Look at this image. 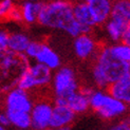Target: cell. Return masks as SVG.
Here are the masks:
<instances>
[{
	"label": "cell",
	"mask_w": 130,
	"mask_h": 130,
	"mask_svg": "<svg viewBox=\"0 0 130 130\" xmlns=\"http://www.w3.org/2000/svg\"><path fill=\"white\" fill-rule=\"evenodd\" d=\"M67 106L76 113H84L86 112L90 107L89 104V96L82 93L79 90L75 91L74 93L67 97Z\"/></svg>",
	"instance_id": "obj_15"
},
{
	"label": "cell",
	"mask_w": 130,
	"mask_h": 130,
	"mask_svg": "<svg viewBox=\"0 0 130 130\" xmlns=\"http://www.w3.org/2000/svg\"><path fill=\"white\" fill-rule=\"evenodd\" d=\"M128 28H130V22L116 20V19H112V18H108V20L106 21L107 33L110 37V39L113 41H120L122 33Z\"/></svg>",
	"instance_id": "obj_17"
},
{
	"label": "cell",
	"mask_w": 130,
	"mask_h": 130,
	"mask_svg": "<svg viewBox=\"0 0 130 130\" xmlns=\"http://www.w3.org/2000/svg\"><path fill=\"white\" fill-rule=\"evenodd\" d=\"M0 125H2L3 127H6L11 125L9 116L6 115V113H0Z\"/></svg>",
	"instance_id": "obj_28"
},
{
	"label": "cell",
	"mask_w": 130,
	"mask_h": 130,
	"mask_svg": "<svg viewBox=\"0 0 130 130\" xmlns=\"http://www.w3.org/2000/svg\"><path fill=\"white\" fill-rule=\"evenodd\" d=\"M33 103L28 94V91L15 87L6 92L5 107L6 111L29 112L31 111Z\"/></svg>",
	"instance_id": "obj_7"
},
{
	"label": "cell",
	"mask_w": 130,
	"mask_h": 130,
	"mask_svg": "<svg viewBox=\"0 0 130 130\" xmlns=\"http://www.w3.org/2000/svg\"><path fill=\"white\" fill-rule=\"evenodd\" d=\"M13 1L12 0H2L0 1V19L8 18V15L13 8Z\"/></svg>",
	"instance_id": "obj_23"
},
{
	"label": "cell",
	"mask_w": 130,
	"mask_h": 130,
	"mask_svg": "<svg viewBox=\"0 0 130 130\" xmlns=\"http://www.w3.org/2000/svg\"><path fill=\"white\" fill-rule=\"evenodd\" d=\"M9 19L15 21H21L22 20V14H21V9L20 8H16V6L13 5V8L11 9L9 15H8Z\"/></svg>",
	"instance_id": "obj_24"
},
{
	"label": "cell",
	"mask_w": 130,
	"mask_h": 130,
	"mask_svg": "<svg viewBox=\"0 0 130 130\" xmlns=\"http://www.w3.org/2000/svg\"><path fill=\"white\" fill-rule=\"evenodd\" d=\"M97 45L95 40L89 34H79L74 40V52L80 59H88L97 54Z\"/></svg>",
	"instance_id": "obj_9"
},
{
	"label": "cell",
	"mask_w": 130,
	"mask_h": 130,
	"mask_svg": "<svg viewBox=\"0 0 130 130\" xmlns=\"http://www.w3.org/2000/svg\"><path fill=\"white\" fill-rule=\"evenodd\" d=\"M41 47V42H38V41H30L27 49L24 51V54L27 55L29 58H35L36 54L38 53Z\"/></svg>",
	"instance_id": "obj_22"
},
{
	"label": "cell",
	"mask_w": 130,
	"mask_h": 130,
	"mask_svg": "<svg viewBox=\"0 0 130 130\" xmlns=\"http://www.w3.org/2000/svg\"><path fill=\"white\" fill-rule=\"evenodd\" d=\"M0 130H6V129H5V127H3L2 125H0Z\"/></svg>",
	"instance_id": "obj_30"
},
{
	"label": "cell",
	"mask_w": 130,
	"mask_h": 130,
	"mask_svg": "<svg viewBox=\"0 0 130 130\" xmlns=\"http://www.w3.org/2000/svg\"><path fill=\"white\" fill-rule=\"evenodd\" d=\"M72 11L75 20L82 27V34H89L92 31V28L95 25V23L91 16L87 2H78L74 4L72 6Z\"/></svg>",
	"instance_id": "obj_12"
},
{
	"label": "cell",
	"mask_w": 130,
	"mask_h": 130,
	"mask_svg": "<svg viewBox=\"0 0 130 130\" xmlns=\"http://www.w3.org/2000/svg\"><path fill=\"white\" fill-rule=\"evenodd\" d=\"M75 1H78V0H75Z\"/></svg>",
	"instance_id": "obj_35"
},
{
	"label": "cell",
	"mask_w": 130,
	"mask_h": 130,
	"mask_svg": "<svg viewBox=\"0 0 130 130\" xmlns=\"http://www.w3.org/2000/svg\"><path fill=\"white\" fill-rule=\"evenodd\" d=\"M95 25L105 23L110 17L112 0H90L87 2Z\"/></svg>",
	"instance_id": "obj_10"
},
{
	"label": "cell",
	"mask_w": 130,
	"mask_h": 130,
	"mask_svg": "<svg viewBox=\"0 0 130 130\" xmlns=\"http://www.w3.org/2000/svg\"><path fill=\"white\" fill-rule=\"evenodd\" d=\"M52 130H71V128H70V126H62V127L52 128Z\"/></svg>",
	"instance_id": "obj_29"
},
{
	"label": "cell",
	"mask_w": 130,
	"mask_h": 130,
	"mask_svg": "<svg viewBox=\"0 0 130 130\" xmlns=\"http://www.w3.org/2000/svg\"><path fill=\"white\" fill-rule=\"evenodd\" d=\"M31 1H37V0H31Z\"/></svg>",
	"instance_id": "obj_34"
},
{
	"label": "cell",
	"mask_w": 130,
	"mask_h": 130,
	"mask_svg": "<svg viewBox=\"0 0 130 130\" xmlns=\"http://www.w3.org/2000/svg\"><path fill=\"white\" fill-rule=\"evenodd\" d=\"M75 113L68 106H58L55 105L52 110L50 127L57 128L62 126H70V124L74 121Z\"/></svg>",
	"instance_id": "obj_13"
},
{
	"label": "cell",
	"mask_w": 130,
	"mask_h": 130,
	"mask_svg": "<svg viewBox=\"0 0 130 130\" xmlns=\"http://www.w3.org/2000/svg\"><path fill=\"white\" fill-rule=\"evenodd\" d=\"M95 58L92 76L95 85L100 88H107L123 75L130 73V62L115 59L109 53L108 47L97 51Z\"/></svg>",
	"instance_id": "obj_2"
},
{
	"label": "cell",
	"mask_w": 130,
	"mask_h": 130,
	"mask_svg": "<svg viewBox=\"0 0 130 130\" xmlns=\"http://www.w3.org/2000/svg\"><path fill=\"white\" fill-rule=\"evenodd\" d=\"M121 41H122L123 43H125V44H130V28L126 29V30L122 33Z\"/></svg>",
	"instance_id": "obj_27"
},
{
	"label": "cell",
	"mask_w": 130,
	"mask_h": 130,
	"mask_svg": "<svg viewBox=\"0 0 130 130\" xmlns=\"http://www.w3.org/2000/svg\"><path fill=\"white\" fill-rule=\"evenodd\" d=\"M108 93L114 99L120 100L126 104L130 102V73L120 77L107 87Z\"/></svg>",
	"instance_id": "obj_11"
},
{
	"label": "cell",
	"mask_w": 130,
	"mask_h": 130,
	"mask_svg": "<svg viewBox=\"0 0 130 130\" xmlns=\"http://www.w3.org/2000/svg\"><path fill=\"white\" fill-rule=\"evenodd\" d=\"M9 34L4 31H0V49H8Z\"/></svg>",
	"instance_id": "obj_26"
},
{
	"label": "cell",
	"mask_w": 130,
	"mask_h": 130,
	"mask_svg": "<svg viewBox=\"0 0 130 130\" xmlns=\"http://www.w3.org/2000/svg\"><path fill=\"white\" fill-rule=\"evenodd\" d=\"M53 88L56 96L67 97L79 89L76 82L74 71L69 67L58 68L54 76H52Z\"/></svg>",
	"instance_id": "obj_6"
},
{
	"label": "cell",
	"mask_w": 130,
	"mask_h": 130,
	"mask_svg": "<svg viewBox=\"0 0 130 130\" xmlns=\"http://www.w3.org/2000/svg\"><path fill=\"white\" fill-rule=\"evenodd\" d=\"M113 1H115V0H113Z\"/></svg>",
	"instance_id": "obj_36"
},
{
	"label": "cell",
	"mask_w": 130,
	"mask_h": 130,
	"mask_svg": "<svg viewBox=\"0 0 130 130\" xmlns=\"http://www.w3.org/2000/svg\"><path fill=\"white\" fill-rule=\"evenodd\" d=\"M116 20L130 22V1L129 0H115L112 2L110 17Z\"/></svg>",
	"instance_id": "obj_16"
},
{
	"label": "cell",
	"mask_w": 130,
	"mask_h": 130,
	"mask_svg": "<svg viewBox=\"0 0 130 130\" xmlns=\"http://www.w3.org/2000/svg\"><path fill=\"white\" fill-rule=\"evenodd\" d=\"M109 53L115 59L121 61H130V45L125 43H116L108 47Z\"/></svg>",
	"instance_id": "obj_21"
},
{
	"label": "cell",
	"mask_w": 130,
	"mask_h": 130,
	"mask_svg": "<svg viewBox=\"0 0 130 130\" xmlns=\"http://www.w3.org/2000/svg\"><path fill=\"white\" fill-rule=\"evenodd\" d=\"M72 6L73 4L69 0H53L43 3L36 20L44 27L62 30L76 37L82 34V27L73 16Z\"/></svg>",
	"instance_id": "obj_1"
},
{
	"label": "cell",
	"mask_w": 130,
	"mask_h": 130,
	"mask_svg": "<svg viewBox=\"0 0 130 130\" xmlns=\"http://www.w3.org/2000/svg\"><path fill=\"white\" fill-rule=\"evenodd\" d=\"M52 82V70L44 64L37 62L29 66L20 75L17 83L18 88L29 91L37 87L48 86Z\"/></svg>",
	"instance_id": "obj_5"
},
{
	"label": "cell",
	"mask_w": 130,
	"mask_h": 130,
	"mask_svg": "<svg viewBox=\"0 0 130 130\" xmlns=\"http://www.w3.org/2000/svg\"><path fill=\"white\" fill-rule=\"evenodd\" d=\"M29 66V57L24 53L0 49V93L15 88L19 77Z\"/></svg>",
	"instance_id": "obj_3"
},
{
	"label": "cell",
	"mask_w": 130,
	"mask_h": 130,
	"mask_svg": "<svg viewBox=\"0 0 130 130\" xmlns=\"http://www.w3.org/2000/svg\"><path fill=\"white\" fill-rule=\"evenodd\" d=\"M90 1V0H85V2H89Z\"/></svg>",
	"instance_id": "obj_32"
},
{
	"label": "cell",
	"mask_w": 130,
	"mask_h": 130,
	"mask_svg": "<svg viewBox=\"0 0 130 130\" xmlns=\"http://www.w3.org/2000/svg\"><path fill=\"white\" fill-rule=\"evenodd\" d=\"M43 2H24L21 6V14H22V20L28 23H32L36 21L37 15L39 13L40 9L42 8Z\"/></svg>",
	"instance_id": "obj_20"
},
{
	"label": "cell",
	"mask_w": 130,
	"mask_h": 130,
	"mask_svg": "<svg viewBox=\"0 0 130 130\" xmlns=\"http://www.w3.org/2000/svg\"><path fill=\"white\" fill-rule=\"evenodd\" d=\"M11 125L15 126L17 129H29L31 128V116L29 112H17L6 111Z\"/></svg>",
	"instance_id": "obj_19"
},
{
	"label": "cell",
	"mask_w": 130,
	"mask_h": 130,
	"mask_svg": "<svg viewBox=\"0 0 130 130\" xmlns=\"http://www.w3.org/2000/svg\"><path fill=\"white\" fill-rule=\"evenodd\" d=\"M53 106L50 102L40 101L32 106L30 111L31 128L34 130H42L50 127V121L52 115Z\"/></svg>",
	"instance_id": "obj_8"
},
{
	"label": "cell",
	"mask_w": 130,
	"mask_h": 130,
	"mask_svg": "<svg viewBox=\"0 0 130 130\" xmlns=\"http://www.w3.org/2000/svg\"><path fill=\"white\" fill-rule=\"evenodd\" d=\"M109 130H130V123L128 120H123L114 126H112Z\"/></svg>",
	"instance_id": "obj_25"
},
{
	"label": "cell",
	"mask_w": 130,
	"mask_h": 130,
	"mask_svg": "<svg viewBox=\"0 0 130 130\" xmlns=\"http://www.w3.org/2000/svg\"><path fill=\"white\" fill-rule=\"evenodd\" d=\"M19 130H28V129H19Z\"/></svg>",
	"instance_id": "obj_33"
},
{
	"label": "cell",
	"mask_w": 130,
	"mask_h": 130,
	"mask_svg": "<svg viewBox=\"0 0 130 130\" xmlns=\"http://www.w3.org/2000/svg\"><path fill=\"white\" fill-rule=\"evenodd\" d=\"M37 62L44 64L51 70H57L60 67V57L49 45L41 43V47L35 56Z\"/></svg>",
	"instance_id": "obj_14"
},
{
	"label": "cell",
	"mask_w": 130,
	"mask_h": 130,
	"mask_svg": "<svg viewBox=\"0 0 130 130\" xmlns=\"http://www.w3.org/2000/svg\"><path fill=\"white\" fill-rule=\"evenodd\" d=\"M89 104L90 107L105 120H112L127 111L126 103L114 99L104 91H93L89 96Z\"/></svg>",
	"instance_id": "obj_4"
},
{
	"label": "cell",
	"mask_w": 130,
	"mask_h": 130,
	"mask_svg": "<svg viewBox=\"0 0 130 130\" xmlns=\"http://www.w3.org/2000/svg\"><path fill=\"white\" fill-rule=\"evenodd\" d=\"M29 42L30 39L27 35L21 33H14L9 35L8 49L16 53H24Z\"/></svg>",
	"instance_id": "obj_18"
},
{
	"label": "cell",
	"mask_w": 130,
	"mask_h": 130,
	"mask_svg": "<svg viewBox=\"0 0 130 130\" xmlns=\"http://www.w3.org/2000/svg\"><path fill=\"white\" fill-rule=\"evenodd\" d=\"M42 130H52V128H51V127H48V128H44V129H42Z\"/></svg>",
	"instance_id": "obj_31"
}]
</instances>
